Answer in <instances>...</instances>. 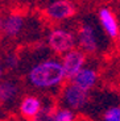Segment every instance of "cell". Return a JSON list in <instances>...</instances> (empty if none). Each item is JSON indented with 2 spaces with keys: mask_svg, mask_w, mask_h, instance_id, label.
Masks as SVG:
<instances>
[{
  "mask_svg": "<svg viewBox=\"0 0 120 121\" xmlns=\"http://www.w3.org/2000/svg\"><path fill=\"white\" fill-rule=\"evenodd\" d=\"M96 80H98V74H96L95 70L92 69H82L75 78L73 79V84L78 86L79 88L84 91H88L90 88H92L95 86Z\"/></svg>",
  "mask_w": 120,
  "mask_h": 121,
  "instance_id": "8",
  "label": "cell"
},
{
  "mask_svg": "<svg viewBox=\"0 0 120 121\" xmlns=\"http://www.w3.org/2000/svg\"><path fill=\"white\" fill-rule=\"evenodd\" d=\"M62 67L63 71H65V76L67 79H74L75 75L83 69L84 65V54L82 50H70L69 53L63 55L62 58Z\"/></svg>",
  "mask_w": 120,
  "mask_h": 121,
  "instance_id": "3",
  "label": "cell"
},
{
  "mask_svg": "<svg viewBox=\"0 0 120 121\" xmlns=\"http://www.w3.org/2000/svg\"><path fill=\"white\" fill-rule=\"evenodd\" d=\"M66 78L62 63L54 59H48L34 65L28 73V80L37 88H50L61 84Z\"/></svg>",
  "mask_w": 120,
  "mask_h": 121,
  "instance_id": "1",
  "label": "cell"
},
{
  "mask_svg": "<svg viewBox=\"0 0 120 121\" xmlns=\"http://www.w3.org/2000/svg\"><path fill=\"white\" fill-rule=\"evenodd\" d=\"M4 65L7 66V69L13 70L18 66V57L15 54V53H9V54L5 55L4 58Z\"/></svg>",
  "mask_w": 120,
  "mask_h": 121,
  "instance_id": "15",
  "label": "cell"
},
{
  "mask_svg": "<svg viewBox=\"0 0 120 121\" xmlns=\"http://www.w3.org/2000/svg\"><path fill=\"white\" fill-rule=\"evenodd\" d=\"M78 42L82 52L94 53L98 49V41H96L95 30L91 25L84 24L78 32Z\"/></svg>",
  "mask_w": 120,
  "mask_h": 121,
  "instance_id": "6",
  "label": "cell"
},
{
  "mask_svg": "<svg viewBox=\"0 0 120 121\" xmlns=\"http://www.w3.org/2000/svg\"><path fill=\"white\" fill-rule=\"evenodd\" d=\"M53 121H75V117L71 109L63 108V109H58L55 112Z\"/></svg>",
  "mask_w": 120,
  "mask_h": 121,
  "instance_id": "13",
  "label": "cell"
},
{
  "mask_svg": "<svg viewBox=\"0 0 120 121\" xmlns=\"http://www.w3.org/2000/svg\"><path fill=\"white\" fill-rule=\"evenodd\" d=\"M65 103L71 109H82L88 100V91H84L75 84H69L63 91Z\"/></svg>",
  "mask_w": 120,
  "mask_h": 121,
  "instance_id": "5",
  "label": "cell"
},
{
  "mask_svg": "<svg viewBox=\"0 0 120 121\" xmlns=\"http://www.w3.org/2000/svg\"><path fill=\"white\" fill-rule=\"evenodd\" d=\"M104 121H120V107H112L104 113Z\"/></svg>",
  "mask_w": 120,
  "mask_h": 121,
  "instance_id": "14",
  "label": "cell"
},
{
  "mask_svg": "<svg viewBox=\"0 0 120 121\" xmlns=\"http://www.w3.org/2000/svg\"><path fill=\"white\" fill-rule=\"evenodd\" d=\"M41 108H42V103L37 96L24 97L20 104V112L23 113V116L30 117V118H33L41 111Z\"/></svg>",
  "mask_w": 120,
  "mask_h": 121,
  "instance_id": "10",
  "label": "cell"
},
{
  "mask_svg": "<svg viewBox=\"0 0 120 121\" xmlns=\"http://www.w3.org/2000/svg\"><path fill=\"white\" fill-rule=\"evenodd\" d=\"M117 43H119V48H120V33H119V37H117Z\"/></svg>",
  "mask_w": 120,
  "mask_h": 121,
  "instance_id": "18",
  "label": "cell"
},
{
  "mask_svg": "<svg viewBox=\"0 0 120 121\" xmlns=\"http://www.w3.org/2000/svg\"><path fill=\"white\" fill-rule=\"evenodd\" d=\"M24 26V18L18 13H11L8 17L4 20V28L3 32L8 37H15L21 32Z\"/></svg>",
  "mask_w": 120,
  "mask_h": 121,
  "instance_id": "9",
  "label": "cell"
},
{
  "mask_svg": "<svg viewBox=\"0 0 120 121\" xmlns=\"http://www.w3.org/2000/svg\"><path fill=\"white\" fill-rule=\"evenodd\" d=\"M45 13L51 20L61 21L74 16L75 7L70 0H55L51 4H49V7L45 9Z\"/></svg>",
  "mask_w": 120,
  "mask_h": 121,
  "instance_id": "4",
  "label": "cell"
},
{
  "mask_svg": "<svg viewBox=\"0 0 120 121\" xmlns=\"http://www.w3.org/2000/svg\"><path fill=\"white\" fill-rule=\"evenodd\" d=\"M99 21L102 24L103 29L106 30V33L111 38L119 37V24H117V20L112 13V11H110L108 8H102L99 11Z\"/></svg>",
  "mask_w": 120,
  "mask_h": 121,
  "instance_id": "7",
  "label": "cell"
},
{
  "mask_svg": "<svg viewBox=\"0 0 120 121\" xmlns=\"http://www.w3.org/2000/svg\"><path fill=\"white\" fill-rule=\"evenodd\" d=\"M18 94V86L12 80H1L0 82V103H11Z\"/></svg>",
  "mask_w": 120,
  "mask_h": 121,
  "instance_id": "11",
  "label": "cell"
},
{
  "mask_svg": "<svg viewBox=\"0 0 120 121\" xmlns=\"http://www.w3.org/2000/svg\"><path fill=\"white\" fill-rule=\"evenodd\" d=\"M3 28H4V20L1 17H0V32L3 30Z\"/></svg>",
  "mask_w": 120,
  "mask_h": 121,
  "instance_id": "17",
  "label": "cell"
},
{
  "mask_svg": "<svg viewBox=\"0 0 120 121\" xmlns=\"http://www.w3.org/2000/svg\"><path fill=\"white\" fill-rule=\"evenodd\" d=\"M75 37L66 29H53L48 36V46L57 54H66L73 50Z\"/></svg>",
  "mask_w": 120,
  "mask_h": 121,
  "instance_id": "2",
  "label": "cell"
},
{
  "mask_svg": "<svg viewBox=\"0 0 120 121\" xmlns=\"http://www.w3.org/2000/svg\"><path fill=\"white\" fill-rule=\"evenodd\" d=\"M55 108L50 104H45L42 105L41 111L32 118V121H53L54 120V115H55Z\"/></svg>",
  "mask_w": 120,
  "mask_h": 121,
  "instance_id": "12",
  "label": "cell"
},
{
  "mask_svg": "<svg viewBox=\"0 0 120 121\" xmlns=\"http://www.w3.org/2000/svg\"><path fill=\"white\" fill-rule=\"evenodd\" d=\"M3 74H4V69H3V65L0 63V79L3 78Z\"/></svg>",
  "mask_w": 120,
  "mask_h": 121,
  "instance_id": "16",
  "label": "cell"
},
{
  "mask_svg": "<svg viewBox=\"0 0 120 121\" xmlns=\"http://www.w3.org/2000/svg\"><path fill=\"white\" fill-rule=\"evenodd\" d=\"M0 116H1V113H0Z\"/></svg>",
  "mask_w": 120,
  "mask_h": 121,
  "instance_id": "19",
  "label": "cell"
}]
</instances>
